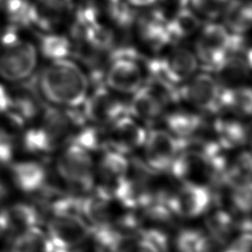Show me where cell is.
Returning <instances> with one entry per match:
<instances>
[{
    "mask_svg": "<svg viewBox=\"0 0 252 252\" xmlns=\"http://www.w3.org/2000/svg\"><path fill=\"white\" fill-rule=\"evenodd\" d=\"M42 54L52 60L63 59L71 52V43L63 35L46 34L40 38L39 44Z\"/></svg>",
    "mask_w": 252,
    "mask_h": 252,
    "instance_id": "obj_28",
    "label": "cell"
},
{
    "mask_svg": "<svg viewBox=\"0 0 252 252\" xmlns=\"http://www.w3.org/2000/svg\"><path fill=\"white\" fill-rule=\"evenodd\" d=\"M6 210L10 227L15 225L21 229H26L37 226L40 216L34 206L27 203H17Z\"/></svg>",
    "mask_w": 252,
    "mask_h": 252,
    "instance_id": "obj_26",
    "label": "cell"
},
{
    "mask_svg": "<svg viewBox=\"0 0 252 252\" xmlns=\"http://www.w3.org/2000/svg\"><path fill=\"white\" fill-rule=\"evenodd\" d=\"M4 3H5V0H0V9H1V8H3Z\"/></svg>",
    "mask_w": 252,
    "mask_h": 252,
    "instance_id": "obj_41",
    "label": "cell"
},
{
    "mask_svg": "<svg viewBox=\"0 0 252 252\" xmlns=\"http://www.w3.org/2000/svg\"><path fill=\"white\" fill-rule=\"evenodd\" d=\"M209 236L220 245L225 244L235 227L231 215L224 210H217L210 214L206 220Z\"/></svg>",
    "mask_w": 252,
    "mask_h": 252,
    "instance_id": "obj_24",
    "label": "cell"
},
{
    "mask_svg": "<svg viewBox=\"0 0 252 252\" xmlns=\"http://www.w3.org/2000/svg\"><path fill=\"white\" fill-rule=\"evenodd\" d=\"M230 201L236 212L247 214L251 208V185L230 189Z\"/></svg>",
    "mask_w": 252,
    "mask_h": 252,
    "instance_id": "obj_33",
    "label": "cell"
},
{
    "mask_svg": "<svg viewBox=\"0 0 252 252\" xmlns=\"http://www.w3.org/2000/svg\"><path fill=\"white\" fill-rule=\"evenodd\" d=\"M75 125L69 111L65 113L56 108H47L42 117V123L38 127L42 132L50 151L62 146L69 138L71 127Z\"/></svg>",
    "mask_w": 252,
    "mask_h": 252,
    "instance_id": "obj_14",
    "label": "cell"
},
{
    "mask_svg": "<svg viewBox=\"0 0 252 252\" xmlns=\"http://www.w3.org/2000/svg\"><path fill=\"white\" fill-rule=\"evenodd\" d=\"M52 244L45 232L37 226L23 229L11 246L10 252H50Z\"/></svg>",
    "mask_w": 252,
    "mask_h": 252,
    "instance_id": "obj_19",
    "label": "cell"
},
{
    "mask_svg": "<svg viewBox=\"0 0 252 252\" xmlns=\"http://www.w3.org/2000/svg\"><path fill=\"white\" fill-rule=\"evenodd\" d=\"M200 19L189 9L181 8L174 17L166 22V31L171 41L187 37L200 27Z\"/></svg>",
    "mask_w": 252,
    "mask_h": 252,
    "instance_id": "obj_23",
    "label": "cell"
},
{
    "mask_svg": "<svg viewBox=\"0 0 252 252\" xmlns=\"http://www.w3.org/2000/svg\"><path fill=\"white\" fill-rule=\"evenodd\" d=\"M220 86L216 79L202 73L195 76L179 90V95L195 107L206 112H217L220 109Z\"/></svg>",
    "mask_w": 252,
    "mask_h": 252,
    "instance_id": "obj_9",
    "label": "cell"
},
{
    "mask_svg": "<svg viewBox=\"0 0 252 252\" xmlns=\"http://www.w3.org/2000/svg\"><path fill=\"white\" fill-rule=\"evenodd\" d=\"M193 7L201 14L209 17H218L225 8L229 0H189Z\"/></svg>",
    "mask_w": 252,
    "mask_h": 252,
    "instance_id": "obj_34",
    "label": "cell"
},
{
    "mask_svg": "<svg viewBox=\"0 0 252 252\" xmlns=\"http://www.w3.org/2000/svg\"><path fill=\"white\" fill-rule=\"evenodd\" d=\"M126 109L135 117L147 122L157 120L163 112L164 104L146 86L140 87Z\"/></svg>",
    "mask_w": 252,
    "mask_h": 252,
    "instance_id": "obj_16",
    "label": "cell"
},
{
    "mask_svg": "<svg viewBox=\"0 0 252 252\" xmlns=\"http://www.w3.org/2000/svg\"><path fill=\"white\" fill-rule=\"evenodd\" d=\"M220 148L232 149L244 145L249 138V130L241 122L231 119H220L215 123Z\"/></svg>",
    "mask_w": 252,
    "mask_h": 252,
    "instance_id": "obj_20",
    "label": "cell"
},
{
    "mask_svg": "<svg viewBox=\"0 0 252 252\" xmlns=\"http://www.w3.org/2000/svg\"><path fill=\"white\" fill-rule=\"evenodd\" d=\"M11 105L10 93L0 84V114H5Z\"/></svg>",
    "mask_w": 252,
    "mask_h": 252,
    "instance_id": "obj_38",
    "label": "cell"
},
{
    "mask_svg": "<svg viewBox=\"0 0 252 252\" xmlns=\"http://www.w3.org/2000/svg\"><path fill=\"white\" fill-rule=\"evenodd\" d=\"M38 86L49 101L75 107L86 99L88 80L74 62L58 59L41 72Z\"/></svg>",
    "mask_w": 252,
    "mask_h": 252,
    "instance_id": "obj_1",
    "label": "cell"
},
{
    "mask_svg": "<svg viewBox=\"0 0 252 252\" xmlns=\"http://www.w3.org/2000/svg\"><path fill=\"white\" fill-rule=\"evenodd\" d=\"M56 171L76 193H86L94 186V162L87 150L72 143L56 160Z\"/></svg>",
    "mask_w": 252,
    "mask_h": 252,
    "instance_id": "obj_3",
    "label": "cell"
},
{
    "mask_svg": "<svg viewBox=\"0 0 252 252\" xmlns=\"http://www.w3.org/2000/svg\"><path fill=\"white\" fill-rule=\"evenodd\" d=\"M128 167L129 159L125 157V155L113 150L106 151L99 160L98 171L101 178L104 179L109 184V186L100 188L108 192L116 181L126 175Z\"/></svg>",
    "mask_w": 252,
    "mask_h": 252,
    "instance_id": "obj_18",
    "label": "cell"
},
{
    "mask_svg": "<svg viewBox=\"0 0 252 252\" xmlns=\"http://www.w3.org/2000/svg\"><path fill=\"white\" fill-rule=\"evenodd\" d=\"M72 143L89 151L105 150L108 147L107 131L97 127H86L74 137Z\"/></svg>",
    "mask_w": 252,
    "mask_h": 252,
    "instance_id": "obj_27",
    "label": "cell"
},
{
    "mask_svg": "<svg viewBox=\"0 0 252 252\" xmlns=\"http://www.w3.org/2000/svg\"><path fill=\"white\" fill-rule=\"evenodd\" d=\"M220 108L225 107L240 115H250L252 94L248 87L220 88Z\"/></svg>",
    "mask_w": 252,
    "mask_h": 252,
    "instance_id": "obj_22",
    "label": "cell"
},
{
    "mask_svg": "<svg viewBox=\"0 0 252 252\" xmlns=\"http://www.w3.org/2000/svg\"><path fill=\"white\" fill-rule=\"evenodd\" d=\"M14 138L6 130L0 128V163H9L14 156Z\"/></svg>",
    "mask_w": 252,
    "mask_h": 252,
    "instance_id": "obj_35",
    "label": "cell"
},
{
    "mask_svg": "<svg viewBox=\"0 0 252 252\" xmlns=\"http://www.w3.org/2000/svg\"><path fill=\"white\" fill-rule=\"evenodd\" d=\"M186 138H178L163 130H153L145 141V162L155 172H165L184 149Z\"/></svg>",
    "mask_w": 252,
    "mask_h": 252,
    "instance_id": "obj_5",
    "label": "cell"
},
{
    "mask_svg": "<svg viewBox=\"0 0 252 252\" xmlns=\"http://www.w3.org/2000/svg\"><path fill=\"white\" fill-rule=\"evenodd\" d=\"M84 116L96 124L114 122L123 116L126 106L117 97L111 94L104 87L95 89L90 97L85 99Z\"/></svg>",
    "mask_w": 252,
    "mask_h": 252,
    "instance_id": "obj_10",
    "label": "cell"
},
{
    "mask_svg": "<svg viewBox=\"0 0 252 252\" xmlns=\"http://www.w3.org/2000/svg\"><path fill=\"white\" fill-rule=\"evenodd\" d=\"M132 6H149L154 4L157 0H127Z\"/></svg>",
    "mask_w": 252,
    "mask_h": 252,
    "instance_id": "obj_39",
    "label": "cell"
},
{
    "mask_svg": "<svg viewBox=\"0 0 252 252\" xmlns=\"http://www.w3.org/2000/svg\"><path fill=\"white\" fill-rule=\"evenodd\" d=\"M8 194V188L7 186L0 180V201L3 200Z\"/></svg>",
    "mask_w": 252,
    "mask_h": 252,
    "instance_id": "obj_40",
    "label": "cell"
},
{
    "mask_svg": "<svg viewBox=\"0 0 252 252\" xmlns=\"http://www.w3.org/2000/svg\"><path fill=\"white\" fill-rule=\"evenodd\" d=\"M196 68V57L183 47H174L162 57L148 61L150 77H158L172 84L187 80Z\"/></svg>",
    "mask_w": 252,
    "mask_h": 252,
    "instance_id": "obj_7",
    "label": "cell"
},
{
    "mask_svg": "<svg viewBox=\"0 0 252 252\" xmlns=\"http://www.w3.org/2000/svg\"><path fill=\"white\" fill-rule=\"evenodd\" d=\"M244 47L245 40L241 34L229 33L219 24L207 25L196 43L199 59L213 69H216L228 55L236 54Z\"/></svg>",
    "mask_w": 252,
    "mask_h": 252,
    "instance_id": "obj_2",
    "label": "cell"
},
{
    "mask_svg": "<svg viewBox=\"0 0 252 252\" xmlns=\"http://www.w3.org/2000/svg\"><path fill=\"white\" fill-rule=\"evenodd\" d=\"M168 129L175 137L188 138L195 134L203 125L201 116L189 112H173L165 117Z\"/></svg>",
    "mask_w": 252,
    "mask_h": 252,
    "instance_id": "obj_25",
    "label": "cell"
},
{
    "mask_svg": "<svg viewBox=\"0 0 252 252\" xmlns=\"http://www.w3.org/2000/svg\"><path fill=\"white\" fill-rule=\"evenodd\" d=\"M141 68L136 60L121 57L113 59L106 73V85L121 93H134L142 84Z\"/></svg>",
    "mask_w": 252,
    "mask_h": 252,
    "instance_id": "obj_13",
    "label": "cell"
},
{
    "mask_svg": "<svg viewBox=\"0 0 252 252\" xmlns=\"http://www.w3.org/2000/svg\"><path fill=\"white\" fill-rule=\"evenodd\" d=\"M92 234L91 226L81 217L52 216L47 223L46 235L58 248L74 249Z\"/></svg>",
    "mask_w": 252,
    "mask_h": 252,
    "instance_id": "obj_8",
    "label": "cell"
},
{
    "mask_svg": "<svg viewBox=\"0 0 252 252\" xmlns=\"http://www.w3.org/2000/svg\"><path fill=\"white\" fill-rule=\"evenodd\" d=\"M146 138L145 129L129 116L116 119L107 131L108 147L123 155L143 146Z\"/></svg>",
    "mask_w": 252,
    "mask_h": 252,
    "instance_id": "obj_11",
    "label": "cell"
},
{
    "mask_svg": "<svg viewBox=\"0 0 252 252\" xmlns=\"http://www.w3.org/2000/svg\"><path fill=\"white\" fill-rule=\"evenodd\" d=\"M3 8L8 21L16 27L28 26L31 3L29 0H5Z\"/></svg>",
    "mask_w": 252,
    "mask_h": 252,
    "instance_id": "obj_30",
    "label": "cell"
},
{
    "mask_svg": "<svg viewBox=\"0 0 252 252\" xmlns=\"http://www.w3.org/2000/svg\"><path fill=\"white\" fill-rule=\"evenodd\" d=\"M127 0H107L110 18L120 27L127 28L135 20V12Z\"/></svg>",
    "mask_w": 252,
    "mask_h": 252,
    "instance_id": "obj_31",
    "label": "cell"
},
{
    "mask_svg": "<svg viewBox=\"0 0 252 252\" xmlns=\"http://www.w3.org/2000/svg\"><path fill=\"white\" fill-rule=\"evenodd\" d=\"M84 38L97 50H109L114 43V34L110 29L97 23L89 26L84 33Z\"/></svg>",
    "mask_w": 252,
    "mask_h": 252,
    "instance_id": "obj_29",
    "label": "cell"
},
{
    "mask_svg": "<svg viewBox=\"0 0 252 252\" xmlns=\"http://www.w3.org/2000/svg\"><path fill=\"white\" fill-rule=\"evenodd\" d=\"M37 62L34 45L19 40L14 45L5 47L0 54V77L9 82H21L32 75Z\"/></svg>",
    "mask_w": 252,
    "mask_h": 252,
    "instance_id": "obj_6",
    "label": "cell"
},
{
    "mask_svg": "<svg viewBox=\"0 0 252 252\" xmlns=\"http://www.w3.org/2000/svg\"><path fill=\"white\" fill-rule=\"evenodd\" d=\"M15 185L24 192L35 193L46 184V170L36 161H19L11 167Z\"/></svg>",
    "mask_w": 252,
    "mask_h": 252,
    "instance_id": "obj_15",
    "label": "cell"
},
{
    "mask_svg": "<svg viewBox=\"0 0 252 252\" xmlns=\"http://www.w3.org/2000/svg\"><path fill=\"white\" fill-rule=\"evenodd\" d=\"M213 193L209 186L190 181H182L180 187L171 192L166 205L180 218L193 219L204 214L211 206Z\"/></svg>",
    "mask_w": 252,
    "mask_h": 252,
    "instance_id": "obj_4",
    "label": "cell"
},
{
    "mask_svg": "<svg viewBox=\"0 0 252 252\" xmlns=\"http://www.w3.org/2000/svg\"><path fill=\"white\" fill-rule=\"evenodd\" d=\"M203 232L186 228L182 229L175 237L174 246L177 252H198V247L203 236Z\"/></svg>",
    "mask_w": 252,
    "mask_h": 252,
    "instance_id": "obj_32",
    "label": "cell"
},
{
    "mask_svg": "<svg viewBox=\"0 0 252 252\" xmlns=\"http://www.w3.org/2000/svg\"><path fill=\"white\" fill-rule=\"evenodd\" d=\"M73 7L72 0H35L31 3L28 26L50 31L69 17Z\"/></svg>",
    "mask_w": 252,
    "mask_h": 252,
    "instance_id": "obj_12",
    "label": "cell"
},
{
    "mask_svg": "<svg viewBox=\"0 0 252 252\" xmlns=\"http://www.w3.org/2000/svg\"><path fill=\"white\" fill-rule=\"evenodd\" d=\"M120 252H158L155 247L147 241L145 238L140 236L139 238H133L130 240Z\"/></svg>",
    "mask_w": 252,
    "mask_h": 252,
    "instance_id": "obj_36",
    "label": "cell"
},
{
    "mask_svg": "<svg viewBox=\"0 0 252 252\" xmlns=\"http://www.w3.org/2000/svg\"><path fill=\"white\" fill-rule=\"evenodd\" d=\"M251 63L236 54L228 55L215 70L218 75V83L221 84L223 88L237 87L244 81L250 69Z\"/></svg>",
    "mask_w": 252,
    "mask_h": 252,
    "instance_id": "obj_17",
    "label": "cell"
},
{
    "mask_svg": "<svg viewBox=\"0 0 252 252\" xmlns=\"http://www.w3.org/2000/svg\"><path fill=\"white\" fill-rule=\"evenodd\" d=\"M20 39L18 34V27L14 25H9L2 32H0V43L4 47H9L17 43Z\"/></svg>",
    "mask_w": 252,
    "mask_h": 252,
    "instance_id": "obj_37",
    "label": "cell"
},
{
    "mask_svg": "<svg viewBox=\"0 0 252 252\" xmlns=\"http://www.w3.org/2000/svg\"><path fill=\"white\" fill-rule=\"evenodd\" d=\"M223 11L225 25L233 33L242 34L250 29L252 10L249 2L242 0L228 1Z\"/></svg>",
    "mask_w": 252,
    "mask_h": 252,
    "instance_id": "obj_21",
    "label": "cell"
}]
</instances>
